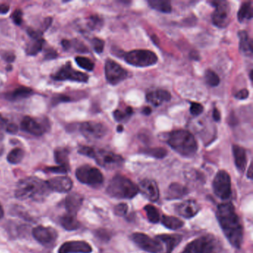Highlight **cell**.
Wrapping results in <instances>:
<instances>
[{"instance_id":"7c38bea8","label":"cell","mask_w":253,"mask_h":253,"mask_svg":"<svg viewBox=\"0 0 253 253\" xmlns=\"http://www.w3.org/2000/svg\"><path fill=\"white\" fill-rule=\"evenodd\" d=\"M211 5L215 7V11L211 15L213 24L218 28H225L230 21V6L227 2L212 1Z\"/></svg>"},{"instance_id":"484cf974","label":"cell","mask_w":253,"mask_h":253,"mask_svg":"<svg viewBox=\"0 0 253 253\" xmlns=\"http://www.w3.org/2000/svg\"><path fill=\"white\" fill-rule=\"evenodd\" d=\"M34 91L32 88L28 87L20 86L16 88L11 92L7 93L5 97L7 100L10 101H16V100H22V99L27 98L33 94Z\"/></svg>"},{"instance_id":"7bdbcfd3","label":"cell","mask_w":253,"mask_h":253,"mask_svg":"<svg viewBox=\"0 0 253 253\" xmlns=\"http://www.w3.org/2000/svg\"><path fill=\"white\" fill-rule=\"evenodd\" d=\"M127 211H128V206H127L126 204H124V203L118 204V205L115 206V209H114L115 214L118 216L125 215L127 213Z\"/></svg>"},{"instance_id":"4dcf8cb0","label":"cell","mask_w":253,"mask_h":253,"mask_svg":"<svg viewBox=\"0 0 253 253\" xmlns=\"http://www.w3.org/2000/svg\"><path fill=\"white\" fill-rule=\"evenodd\" d=\"M69 150L66 148H57L54 151V159L60 166L69 168Z\"/></svg>"},{"instance_id":"3957f363","label":"cell","mask_w":253,"mask_h":253,"mask_svg":"<svg viewBox=\"0 0 253 253\" xmlns=\"http://www.w3.org/2000/svg\"><path fill=\"white\" fill-rule=\"evenodd\" d=\"M48 190L46 181L36 177H28L19 182L16 188L15 196L20 200L41 199L48 193Z\"/></svg>"},{"instance_id":"ba28073f","label":"cell","mask_w":253,"mask_h":253,"mask_svg":"<svg viewBox=\"0 0 253 253\" xmlns=\"http://www.w3.org/2000/svg\"><path fill=\"white\" fill-rule=\"evenodd\" d=\"M76 177L81 183L91 186H98L104 181L101 171L95 167L84 165L76 171Z\"/></svg>"},{"instance_id":"bcb514c9","label":"cell","mask_w":253,"mask_h":253,"mask_svg":"<svg viewBox=\"0 0 253 253\" xmlns=\"http://www.w3.org/2000/svg\"><path fill=\"white\" fill-rule=\"evenodd\" d=\"M113 115L115 121H118V122L124 121L126 118L129 117L127 115L126 112H122V111L121 110H115V112H114Z\"/></svg>"},{"instance_id":"1f68e13d","label":"cell","mask_w":253,"mask_h":253,"mask_svg":"<svg viewBox=\"0 0 253 253\" xmlns=\"http://www.w3.org/2000/svg\"><path fill=\"white\" fill-rule=\"evenodd\" d=\"M44 41L43 38H38V39H32V41L28 44L26 48V52L28 55L35 56L42 51L43 47Z\"/></svg>"},{"instance_id":"7402d4cb","label":"cell","mask_w":253,"mask_h":253,"mask_svg":"<svg viewBox=\"0 0 253 253\" xmlns=\"http://www.w3.org/2000/svg\"><path fill=\"white\" fill-rule=\"evenodd\" d=\"M83 202H84V198L82 195L78 193L69 194L65 201V206L68 213L77 215L80 209L82 207Z\"/></svg>"},{"instance_id":"f907efd6","label":"cell","mask_w":253,"mask_h":253,"mask_svg":"<svg viewBox=\"0 0 253 253\" xmlns=\"http://www.w3.org/2000/svg\"><path fill=\"white\" fill-rule=\"evenodd\" d=\"M235 97L238 100H245V99L249 97V91L244 88V89L241 90V91L237 92L235 94Z\"/></svg>"},{"instance_id":"74e56055","label":"cell","mask_w":253,"mask_h":253,"mask_svg":"<svg viewBox=\"0 0 253 253\" xmlns=\"http://www.w3.org/2000/svg\"><path fill=\"white\" fill-rule=\"evenodd\" d=\"M87 25L91 30L99 31L103 27V20L100 16L94 14L88 17Z\"/></svg>"},{"instance_id":"60d3db41","label":"cell","mask_w":253,"mask_h":253,"mask_svg":"<svg viewBox=\"0 0 253 253\" xmlns=\"http://www.w3.org/2000/svg\"><path fill=\"white\" fill-rule=\"evenodd\" d=\"M91 45H92L93 48L97 54H101L103 51L104 48L105 42L104 41H102L101 39L99 38H94L91 40Z\"/></svg>"},{"instance_id":"6da1fadb","label":"cell","mask_w":253,"mask_h":253,"mask_svg":"<svg viewBox=\"0 0 253 253\" xmlns=\"http://www.w3.org/2000/svg\"><path fill=\"white\" fill-rule=\"evenodd\" d=\"M217 219L231 245L239 249L244 240V228L233 204L231 202L220 204L217 208Z\"/></svg>"},{"instance_id":"6125c7cd","label":"cell","mask_w":253,"mask_h":253,"mask_svg":"<svg viewBox=\"0 0 253 253\" xmlns=\"http://www.w3.org/2000/svg\"><path fill=\"white\" fill-rule=\"evenodd\" d=\"M2 152H3V149H0V155H2Z\"/></svg>"},{"instance_id":"5bb4252c","label":"cell","mask_w":253,"mask_h":253,"mask_svg":"<svg viewBox=\"0 0 253 253\" xmlns=\"http://www.w3.org/2000/svg\"><path fill=\"white\" fill-rule=\"evenodd\" d=\"M107 128L100 123L84 122L80 126L81 134L88 140H98L104 137L107 133Z\"/></svg>"},{"instance_id":"d6a6232c","label":"cell","mask_w":253,"mask_h":253,"mask_svg":"<svg viewBox=\"0 0 253 253\" xmlns=\"http://www.w3.org/2000/svg\"><path fill=\"white\" fill-rule=\"evenodd\" d=\"M161 223L165 227L172 229V230L180 229V228L183 227V225H184L183 222L177 217L166 215V214L162 216Z\"/></svg>"},{"instance_id":"e0dca14e","label":"cell","mask_w":253,"mask_h":253,"mask_svg":"<svg viewBox=\"0 0 253 253\" xmlns=\"http://www.w3.org/2000/svg\"><path fill=\"white\" fill-rule=\"evenodd\" d=\"M201 210V206L195 200H187L177 204L175 211L185 218L195 217Z\"/></svg>"},{"instance_id":"f1b7e54d","label":"cell","mask_w":253,"mask_h":253,"mask_svg":"<svg viewBox=\"0 0 253 253\" xmlns=\"http://www.w3.org/2000/svg\"><path fill=\"white\" fill-rule=\"evenodd\" d=\"M62 46L66 51L69 50H74L79 53L88 52L87 47L81 41L78 40H72V41H68V40H63L61 42Z\"/></svg>"},{"instance_id":"277c9868","label":"cell","mask_w":253,"mask_h":253,"mask_svg":"<svg viewBox=\"0 0 253 253\" xmlns=\"http://www.w3.org/2000/svg\"><path fill=\"white\" fill-rule=\"evenodd\" d=\"M108 195L119 199H131L138 193V186L129 178L117 174L109 182L106 189Z\"/></svg>"},{"instance_id":"8992f818","label":"cell","mask_w":253,"mask_h":253,"mask_svg":"<svg viewBox=\"0 0 253 253\" xmlns=\"http://www.w3.org/2000/svg\"><path fill=\"white\" fill-rule=\"evenodd\" d=\"M126 62L136 67H148L158 63L155 53L148 50H134L124 55Z\"/></svg>"},{"instance_id":"91938a15","label":"cell","mask_w":253,"mask_h":253,"mask_svg":"<svg viewBox=\"0 0 253 253\" xmlns=\"http://www.w3.org/2000/svg\"><path fill=\"white\" fill-rule=\"evenodd\" d=\"M4 216V210L2 208V205L0 204V219L2 218Z\"/></svg>"},{"instance_id":"f546056e","label":"cell","mask_w":253,"mask_h":253,"mask_svg":"<svg viewBox=\"0 0 253 253\" xmlns=\"http://www.w3.org/2000/svg\"><path fill=\"white\" fill-rule=\"evenodd\" d=\"M253 18V6L251 2H244L240 7L238 12V20L240 23H244Z\"/></svg>"},{"instance_id":"9a60e30c","label":"cell","mask_w":253,"mask_h":253,"mask_svg":"<svg viewBox=\"0 0 253 253\" xmlns=\"http://www.w3.org/2000/svg\"><path fill=\"white\" fill-rule=\"evenodd\" d=\"M34 238L43 245H49L56 241L57 238V232L55 229L51 227L38 226L32 231Z\"/></svg>"},{"instance_id":"52a82bcc","label":"cell","mask_w":253,"mask_h":253,"mask_svg":"<svg viewBox=\"0 0 253 253\" xmlns=\"http://www.w3.org/2000/svg\"><path fill=\"white\" fill-rule=\"evenodd\" d=\"M90 158L95 160L100 167L109 169L121 167L124 163V158L121 155L105 149H96L93 148Z\"/></svg>"},{"instance_id":"4316f807","label":"cell","mask_w":253,"mask_h":253,"mask_svg":"<svg viewBox=\"0 0 253 253\" xmlns=\"http://www.w3.org/2000/svg\"><path fill=\"white\" fill-rule=\"evenodd\" d=\"M239 38V48L242 54L247 56H252L253 54V42L249 38L248 34L245 31H241L238 33Z\"/></svg>"},{"instance_id":"7dc6e473","label":"cell","mask_w":253,"mask_h":253,"mask_svg":"<svg viewBox=\"0 0 253 253\" xmlns=\"http://www.w3.org/2000/svg\"><path fill=\"white\" fill-rule=\"evenodd\" d=\"M71 98L66 95H58L54 97L52 102L53 104L57 105L60 103H66V102H70Z\"/></svg>"},{"instance_id":"f35d334b","label":"cell","mask_w":253,"mask_h":253,"mask_svg":"<svg viewBox=\"0 0 253 253\" xmlns=\"http://www.w3.org/2000/svg\"><path fill=\"white\" fill-rule=\"evenodd\" d=\"M75 62H76L77 64L80 67L85 69V70L88 71V72H91V71L94 70V63L90 59L87 58V57L78 56V57L75 58Z\"/></svg>"},{"instance_id":"836d02e7","label":"cell","mask_w":253,"mask_h":253,"mask_svg":"<svg viewBox=\"0 0 253 253\" xmlns=\"http://www.w3.org/2000/svg\"><path fill=\"white\" fill-rule=\"evenodd\" d=\"M149 6L156 11L162 13H171L172 8L171 3L169 1H163V0H150L148 1Z\"/></svg>"},{"instance_id":"7a4b0ae2","label":"cell","mask_w":253,"mask_h":253,"mask_svg":"<svg viewBox=\"0 0 253 253\" xmlns=\"http://www.w3.org/2000/svg\"><path fill=\"white\" fill-rule=\"evenodd\" d=\"M167 143L173 150L186 158L194 156L198 149V143L193 134L186 130L171 131Z\"/></svg>"},{"instance_id":"ffe728a7","label":"cell","mask_w":253,"mask_h":253,"mask_svg":"<svg viewBox=\"0 0 253 253\" xmlns=\"http://www.w3.org/2000/svg\"><path fill=\"white\" fill-rule=\"evenodd\" d=\"M49 190L57 192H68L72 189L73 182L67 176L53 177L46 181Z\"/></svg>"},{"instance_id":"cb8c5ba5","label":"cell","mask_w":253,"mask_h":253,"mask_svg":"<svg viewBox=\"0 0 253 253\" xmlns=\"http://www.w3.org/2000/svg\"><path fill=\"white\" fill-rule=\"evenodd\" d=\"M156 239L165 244L167 247L166 253H171L174 249L180 244L182 236L180 235L164 234V235H157Z\"/></svg>"},{"instance_id":"4fadbf2b","label":"cell","mask_w":253,"mask_h":253,"mask_svg":"<svg viewBox=\"0 0 253 253\" xmlns=\"http://www.w3.org/2000/svg\"><path fill=\"white\" fill-rule=\"evenodd\" d=\"M105 75L108 82L118 85L128 78V74L124 68L112 60H107L105 64Z\"/></svg>"},{"instance_id":"44dd1931","label":"cell","mask_w":253,"mask_h":253,"mask_svg":"<svg viewBox=\"0 0 253 253\" xmlns=\"http://www.w3.org/2000/svg\"><path fill=\"white\" fill-rule=\"evenodd\" d=\"M171 96L169 91L166 90H156L150 91L146 95V99L148 103H151L154 106H160L164 102H169L171 100Z\"/></svg>"},{"instance_id":"681fc988","label":"cell","mask_w":253,"mask_h":253,"mask_svg":"<svg viewBox=\"0 0 253 253\" xmlns=\"http://www.w3.org/2000/svg\"><path fill=\"white\" fill-rule=\"evenodd\" d=\"M2 58L5 60L7 63H13L15 60V55L14 53L10 52V51H6V52L3 53L2 54Z\"/></svg>"},{"instance_id":"8fae6325","label":"cell","mask_w":253,"mask_h":253,"mask_svg":"<svg viewBox=\"0 0 253 253\" xmlns=\"http://www.w3.org/2000/svg\"><path fill=\"white\" fill-rule=\"evenodd\" d=\"M133 242L143 251L149 253H160L163 250L161 241L141 232H135L131 236Z\"/></svg>"},{"instance_id":"11a10c76","label":"cell","mask_w":253,"mask_h":253,"mask_svg":"<svg viewBox=\"0 0 253 253\" xmlns=\"http://www.w3.org/2000/svg\"><path fill=\"white\" fill-rule=\"evenodd\" d=\"M52 20L51 17H47V18L45 19L43 23V31H46L47 29L51 26V23H52Z\"/></svg>"},{"instance_id":"680465c9","label":"cell","mask_w":253,"mask_h":253,"mask_svg":"<svg viewBox=\"0 0 253 253\" xmlns=\"http://www.w3.org/2000/svg\"><path fill=\"white\" fill-rule=\"evenodd\" d=\"M247 176H248L249 178L250 179H252V177H253V167H252V164H250L248 173H247Z\"/></svg>"},{"instance_id":"603a6c76","label":"cell","mask_w":253,"mask_h":253,"mask_svg":"<svg viewBox=\"0 0 253 253\" xmlns=\"http://www.w3.org/2000/svg\"><path fill=\"white\" fill-rule=\"evenodd\" d=\"M232 153H233L235 164L238 171L241 173L245 171L247 167V153L245 149L238 145H233L232 146Z\"/></svg>"},{"instance_id":"f6af8a7d","label":"cell","mask_w":253,"mask_h":253,"mask_svg":"<svg viewBox=\"0 0 253 253\" xmlns=\"http://www.w3.org/2000/svg\"><path fill=\"white\" fill-rule=\"evenodd\" d=\"M69 168L63 167V166H59V167H48L45 171H50L53 173H60V174H65L69 171Z\"/></svg>"},{"instance_id":"ab89813d","label":"cell","mask_w":253,"mask_h":253,"mask_svg":"<svg viewBox=\"0 0 253 253\" xmlns=\"http://www.w3.org/2000/svg\"><path fill=\"white\" fill-rule=\"evenodd\" d=\"M205 80L207 84L211 87L217 86L220 84V78L215 72L211 70H207L206 72Z\"/></svg>"},{"instance_id":"ac0fdd59","label":"cell","mask_w":253,"mask_h":253,"mask_svg":"<svg viewBox=\"0 0 253 253\" xmlns=\"http://www.w3.org/2000/svg\"><path fill=\"white\" fill-rule=\"evenodd\" d=\"M138 190L149 201L155 202L159 199L160 192L158 184L152 179H144L142 180L139 184Z\"/></svg>"},{"instance_id":"db71d44e","label":"cell","mask_w":253,"mask_h":253,"mask_svg":"<svg viewBox=\"0 0 253 253\" xmlns=\"http://www.w3.org/2000/svg\"><path fill=\"white\" fill-rule=\"evenodd\" d=\"M10 6L7 4L0 5V14H6L9 11Z\"/></svg>"},{"instance_id":"9f6ffc18","label":"cell","mask_w":253,"mask_h":253,"mask_svg":"<svg viewBox=\"0 0 253 253\" xmlns=\"http://www.w3.org/2000/svg\"><path fill=\"white\" fill-rule=\"evenodd\" d=\"M212 118L216 122L220 121V113L217 109H214V110H213Z\"/></svg>"},{"instance_id":"f5cc1de1","label":"cell","mask_w":253,"mask_h":253,"mask_svg":"<svg viewBox=\"0 0 253 253\" xmlns=\"http://www.w3.org/2000/svg\"><path fill=\"white\" fill-rule=\"evenodd\" d=\"M57 56H58V54H57V51H54V50H48L45 53V59L52 60V59L57 58Z\"/></svg>"},{"instance_id":"30bf717a","label":"cell","mask_w":253,"mask_h":253,"mask_svg":"<svg viewBox=\"0 0 253 253\" xmlns=\"http://www.w3.org/2000/svg\"><path fill=\"white\" fill-rule=\"evenodd\" d=\"M88 78L89 77L86 74L74 69L69 62L63 65L56 73L51 75V78L55 81H73L84 84L88 82Z\"/></svg>"},{"instance_id":"d4e9b609","label":"cell","mask_w":253,"mask_h":253,"mask_svg":"<svg viewBox=\"0 0 253 253\" xmlns=\"http://www.w3.org/2000/svg\"><path fill=\"white\" fill-rule=\"evenodd\" d=\"M189 194L186 186L178 183H173L169 186L167 198L169 200L180 199Z\"/></svg>"},{"instance_id":"816d5d0a","label":"cell","mask_w":253,"mask_h":253,"mask_svg":"<svg viewBox=\"0 0 253 253\" xmlns=\"http://www.w3.org/2000/svg\"><path fill=\"white\" fill-rule=\"evenodd\" d=\"M10 121L6 118H4L1 114H0V131H2L3 130H6L7 126Z\"/></svg>"},{"instance_id":"94428289","label":"cell","mask_w":253,"mask_h":253,"mask_svg":"<svg viewBox=\"0 0 253 253\" xmlns=\"http://www.w3.org/2000/svg\"><path fill=\"white\" fill-rule=\"evenodd\" d=\"M123 130H124L123 126H118V128H117V131H118V132H121V131H123Z\"/></svg>"},{"instance_id":"d590c367","label":"cell","mask_w":253,"mask_h":253,"mask_svg":"<svg viewBox=\"0 0 253 253\" xmlns=\"http://www.w3.org/2000/svg\"><path fill=\"white\" fill-rule=\"evenodd\" d=\"M24 155L25 152L23 149L20 148H15L9 152L7 157V160L10 164H17L23 161Z\"/></svg>"},{"instance_id":"6f0895ef","label":"cell","mask_w":253,"mask_h":253,"mask_svg":"<svg viewBox=\"0 0 253 253\" xmlns=\"http://www.w3.org/2000/svg\"><path fill=\"white\" fill-rule=\"evenodd\" d=\"M143 114L145 115H149L152 113V109L149 107H145L144 109H143Z\"/></svg>"},{"instance_id":"e575fe53","label":"cell","mask_w":253,"mask_h":253,"mask_svg":"<svg viewBox=\"0 0 253 253\" xmlns=\"http://www.w3.org/2000/svg\"><path fill=\"white\" fill-rule=\"evenodd\" d=\"M144 210L147 215L148 220L151 223H157L161 220L159 211L155 206L148 204L144 207Z\"/></svg>"},{"instance_id":"d6986e66","label":"cell","mask_w":253,"mask_h":253,"mask_svg":"<svg viewBox=\"0 0 253 253\" xmlns=\"http://www.w3.org/2000/svg\"><path fill=\"white\" fill-rule=\"evenodd\" d=\"M91 245L84 241H73L64 243L58 250V253H91Z\"/></svg>"},{"instance_id":"83f0119b","label":"cell","mask_w":253,"mask_h":253,"mask_svg":"<svg viewBox=\"0 0 253 253\" xmlns=\"http://www.w3.org/2000/svg\"><path fill=\"white\" fill-rule=\"evenodd\" d=\"M76 216L74 215V214H69V213L64 214L60 218V224L66 230H76L81 226V223L77 219Z\"/></svg>"},{"instance_id":"ee69618b","label":"cell","mask_w":253,"mask_h":253,"mask_svg":"<svg viewBox=\"0 0 253 253\" xmlns=\"http://www.w3.org/2000/svg\"><path fill=\"white\" fill-rule=\"evenodd\" d=\"M204 112L202 105L198 103H192L190 106V112L194 116H198Z\"/></svg>"},{"instance_id":"2e32d148","label":"cell","mask_w":253,"mask_h":253,"mask_svg":"<svg viewBox=\"0 0 253 253\" xmlns=\"http://www.w3.org/2000/svg\"><path fill=\"white\" fill-rule=\"evenodd\" d=\"M20 128L23 131L34 136H42L47 131L46 126L45 124L29 116H26L23 118Z\"/></svg>"},{"instance_id":"8d00e7d4","label":"cell","mask_w":253,"mask_h":253,"mask_svg":"<svg viewBox=\"0 0 253 253\" xmlns=\"http://www.w3.org/2000/svg\"><path fill=\"white\" fill-rule=\"evenodd\" d=\"M141 152L145 155L158 158V159L165 158L167 155V151L164 148H149V149H143Z\"/></svg>"},{"instance_id":"c3c4849f","label":"cell","mask_w":253,"mask_h":253,"mask_svg":"<svg viewBox=\"0 0 253 253\" xmlns=\"http://www.w3.org/2000/svg\"><path fill=\"white\" fill-rule=\"evenodd\" d=\"M18 126H17V124H14V123L9 122L5 131L8 132V134H17V131H18Z\"/></svg>"},{"instance_id":"9c48e42d","label":"cell","mask_w":253,"mask_h":253,"mask_svg":"<svg viewBox=\"0 0 253 253\" xmlns=\"http://www.w3.org/2000/svg\"><path fill=\"white\" fill-rule=\"evenodd\" d=\"M213 191L216 196L222 200H228L232 195V184L229 173L220 170L216 174L212 183Z\"/></svg>"},{"instance_id":"b9f144b4","label":"cell","mask_w":253,"mask_h":253,"mask_svg":"<svg viewBox=\"0 0 253 253\" xmlns=\"http://www.w3.org/2000/svg\"><path fill=\"white\" fill-rule=\"evenodd\" d=\"M23 11L20 9V8L16 9L15 11H14V13L11 14V19H12L14 24L17 25V26H20V25L23 23Z\"/></svg>"},{"instance_id":"5b68a950","label":"cell","mask_w":253,"mask_h":253,"mask_svg":"<svg viewBox=\"0 0 253 253\" xmlns=\"http://www.w3.org/2000/svg\"><path fill=\"white\" fill-rule=\"evenodd\" d=\"M222 245L212 235H206L191 241L181 253H220Z\"/></svg>"}]
</instances>
